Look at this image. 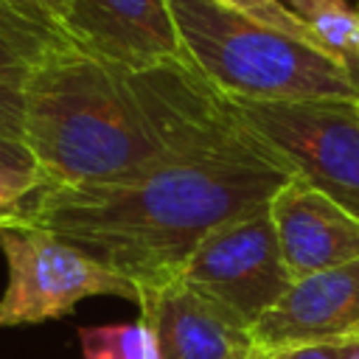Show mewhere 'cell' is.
Wrapping results in <instances>:
<instances>
[{"mask_svg": "<svg viewBox=\"0 0 359 359\" xmlns=\"http://www.w3.org/2000/svg\"><path fill=\"white\" fill-rule=\"evenodd\" d=\"M22 90L25 146L45 185L123 182L250 135L188 59L126 70L67 48Z\"/></svg>", "mask_w": 359, "mask_h": 359, "instance_id": "obj_1", "label": "cell"}, {"mask_svg": "<svg viewBox=\"0 0 359 359\" xmlns=\"http://www.w3.org/2000/svg\"><path fill=\"white\" fill-rule=\"evenodd\" d=\"M292 171L250 132L109 185H42L17 222L45 227L137 286L180 272L222 222L269 205Z\"/></svg>", "mask_w": 359, "mask_h": 359, "instance_id": "obj_2", "label": "cell"}, {"mask_svg": "<svg viewBox=\"0 0 359 359\" xmlns=\"http://www.w3.org/2000/svg\"><path fill=\"white\" fill-rule=\"evenodd\" d=\"M188 62L230 101H359L345 62L210 0H171Z\"/></svg>", "mask_w": 359, "mask_h": 359, "instance_id": "obj_3", "label": "cell"}, {"mask_svg": "<svg viewBox=\"0 0 359 359\" xmlns=\"http://www.w3.org/2000/svg\"><path fill=\"white\" fill-rule=\"evenodd\" d=\"M230 107L292 177L359 216V101H230Z\"/></svg>", "mask_w": 359, "mask_h": 359, "instance_id": "obj_4", "label": "cell"}, {"mask_svg": "<svg viewBox=\"0 0 359 359\" xmlns=\"http://www.w3.org/2000/svg\"><path fill=\"white\" fill-rule=\"evenodd\" d=\"M0 252L8 266L0 297V328L59 320L73 311L79 300L95 294L137 303V286L132 280L45 227L28 222L0 224Z\"/></svg>", "mask_w": 359, "mask_h": 359, "instance_id": "obj_5", "label": "cell"}, {"mask_svg": "<svg viewBox=\"0 0 359 359\" xmlns=\"http://www.w3.org/2000/svg\"><path fill=\"white\" fill-rule=\"evenodd\" d=\"M177 275L250 331L294 283L266 205L213 227Z\"/></svg>", "mask_w": 359, "mask_h": 359, "instance_id": "obj_6", "label": "cell"}, {"mask_svg": "<svg viewBox=\"0 0 359 359\" xmlns=\"http://www.w3.org/2000/svg\"><path fill=\"white\" fill-rule=\"evenodd\" d=\"M59 22L81 53L126 70L188 59L171 0H65Z\"/></svg>", "mask_w": 359, "mask_h": 359, "instance_id": "obj_7", "label": "cell"}, {"mask_svg": "<svg viewBox=\"0 0 359 359\" xmlns=\"http://www.w3.org/2000/svg\"><path fill=\"white\" fill-rule=\"evenodd\" d=\"M137 303L160 359H255L258 353L252 331L180 275L143 286Z\"/></svg>", "mask_w": 359, "mask_h": 359, "instance_id": "obj_8", "label": "cell"}, {"mask_svg": "<svg viewBox=\"0 0 359 359\" xmlns=\"http://www.w3.org/2000/svg\"><path fill=\"white\" fill-rule=\"evenodd\" d=\"M266 208L294 280L359 258V216L311 182L289 177Z\"/></svg>", "mask_w": 359, "mask_h": 359, "instance_id": "obj_9", "label": "cell"}, {"mask_svg": "<svg viewBox=\"0 0 359 359\" xmlns=\"http://www.w3.org/2000/svg\"><path fill=\"white\" fill-rule=\"evenodd\" d=\"M359 334V258L306 275L255 325L258 351L342 342Z\"/></svg>", "mask_w": 359, "mask_h": 359, "instance_id": "obj_10", "label": "cell"}, {"mask_svg": "<svg viewBox=\"0 0 359 359\" xmlns=\"http://www.w3.org/2000/svg\"><path fill=\"white\" fill-rule=\"evenodd\" d=\"M76 48L59 20L25 0H0V81H25L59 50Z\"/></svg>", "mask_w": 359, "mask_h": 359, "instance_id": "obj_11", "label": "cell"}, {"mask_svg": "<svg viewBox=\"0 0 359 359\" xmlns=\"http://www.w3.org/2000/svg\"><path fill=\"white\" fill-rule=\"evenodd\" d=\"M320 50L339 62L359 59V8L348 0H286Z\"/></svg>", "mask_w": 359, "mask_h": 359, "instance_id": "obj_12", "label": "cell"}, {"mask_svg": "<svg viewBox=\"0 0 359 359\" xmlns=\"http://www.w3.org/2000/svg\"><path fill=\"white\" fill-rule=\"evenodd\" d=\"M79 342L84 359H160L154 331L143 317L135 323L81 325Z\"/></svg>", "mask_w": 359, "mask_h": 359, "instance_id": "obj_13", "label": "cell"}, {"mask_svg": "<svg viewBox=\"0 0 359 359\" xmlns=\"http://www.w3.org/2000/svg\"><path fill=\"white\" fill-rule=\"evenodd\" d=\"M210 3H216V6H222L227 11H236V14H244V17L255 20V22H264V25L280 31V34H289V36L303 39V42L317 48L311 31L303 25V20L283 0H210Z\"/></svg>", "mask_w": 359, "mask_h": 359, "instance_id": "obj_14", "label": "cell"}, {"mask_svg": "<svg viewBox=\"0 0 359 359\" xmlns=\"http://www.w3.org/2000/svg\"><path fill=\"white\" fill-rule=\"evenodd\" d=\"M45 185V177L39 171H20V168H3L0 165V224L17 222L31 196Z\"/></svg>", "mask_w": 359, "mask_h": 359, "instance_id": "obj_15", "label": "cell"}, {"mask_svg": "<svg viewBox=\"0 0 359 359\" xmlns=\"http://www.w3.org/2000/svg\"><path fill=\"white\" fill-rule=\"evenodd\" d=\"M0 137L25 143V90L0 81Z\"/></svg>", "mask_w": 359, "mask_h": 359, "instance_id": "obj_16", "label": "cell"}, {"mask_svg": "<svg viewBox=\"0 0 359 359\" xmlns=\"http://www.w3.org/2000/svg\"><path fill=\"white\" fill-rule=\"evenodd\" d=\"M255 359H339L337 342H317V345H289V348H272L258 351Z\"/></svg>", "mask_w": 359, "mask_h": 359, "instance_id": "obj_17", "label": "cell"}, {"mask_svg": "<svg viewBox=\"0 0 359 359\" xmlns=\"http://www.w3.org/2000/svg\"><path fill=\"white\" fill-rule=\"evenodd\" d=\"M0 165L3 168H20V171H39L28 146L17 143V140H6V137H0Z\"/></svg>", "mask_w": 359, "mask_h": 359, "instance_id": "obj_18", "label": "cell"}, {"mask_svg": "<svg viewBox=\"0 0 359 359\" xmlns=\"http://www.w3.org/2000/svg\"><path fill=\"white\" fill-rule=\"evenodd\" d=\"M25 3L36 6L39 11L50 14L53 20H62V14H65V0H25ZM59 25H62V22H59Z\"/></svg>", "mask_w": 359, "mask_h": 359, "instance_id": "obj_19", "label": "cell"}, {"mask_svg": "<svg viewBox=\"0 0 359 359\" xmlns=\"http://www.w3.org/2000/svg\"><path fill=\"white\" fill-rule=\"evenodd\" d=\"M337 348H339V359H359V334L337 342Z\"/></svg>", "mask_w": 359, "mask_h": 359, "instance_id": "obj_20", "label": "cell"}, {"mask_svg": "<svg viewBox=\"0 0 359 359\" xmlns=\"http://www.w3.org/2000/svg\"><path fill=\"white\" fill-rule=\"evenodd\" d=\"M345 67H348V73H351L353 84L359 87V62H356V59H353V62H345Z\"/></svg>", "mask_w": 359, "mask_h": 359, "instance_id": "obj_21", "label": "cell"}, {"mask_svg": "<svg viewBox=\"0 0 359 359\" xmlns=\"http://www.w3.org/2000/svg\"><path fill=\"white\" fill-rule=\"evenodd\" d=\"M356 8H359V6H356ZM351 62H353V59H351ZM356 62H359V59H356Z\"/></svg>", "mask_w": 359, "mask_h": 359, "instance_id": "obj_22", "label": "cell"}]
</instances>
